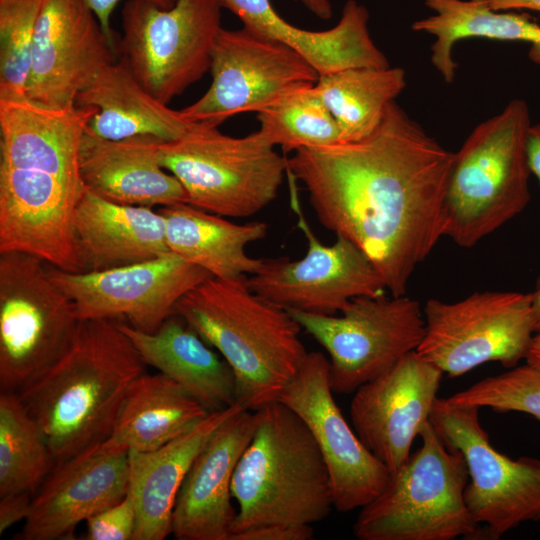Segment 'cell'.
Instances as JSON below:
<instances>
[{
    "label": "cell",
    "mask_w": 540,
    "mask_h": 540,
    "mask_svg": "<svg viewBox=\"0 0 540 540\" xmlns=\"http://www.w3.org/2000/svg\"><path fill=\"white\" fill-rule=\"evenodd\" d=\"M453 157L394 101L362 140L295 150L287 175L303 183L321 225L357 246L399 296L443 236Z\"/></svg>",
    "instance_id": "6da1fadb"
},
{
    "label": "cell",
    "mask_w": 540,
    "mask_h": 540,
    "mask_svg": "<svg viewBox=\"0 0 540 540\" xmlns=\"http://www.w3.org/2000/svg\"><path fill=\"white\" fill-rule=\"evenodd\" d=\"M145 362L115 320H82L64 355L17 391L56 463L111 434Z\"/></svg>",
    "instance_id": "7a4b0ae2"
},
{
    "label": "cell",
    "mask_w": 540,
    "mask_h": 540,
    "mask_svg": "<svg viewBox=\"0 0 540 540\" xmlns=\"http://www.w3.org/2000/svg\"><path fill=\"white\" fill-rule=\"evenodd\" d=\"M247 279L211 277L183 296L175 313L230 365L236 403L256 411L279 401L308 352L290 312L254 293Z\"/></svg>",
    "instance_id": "3957f363"
},
{
    "label": "cell",
    "mask_w": 540,
    "mask_h": 540,
    "mask_svg": "<svg viewBox=\"0 0 540 540\" xmlns=\"http://www.w3.org/2000/svg\"><path fill=\"white\" fill-rule=\"evenodd\" d=\"M256 429L233 474L232 534L270 523L312 525L333 506L329 472L304 421L280 401L255 411ZM231 537V536H230Z\"/></svg>",
    "instance_id": "277c9868"
},
{
    "label": "cell",
    "mask_w": 540,
    "mask_h": 540,
    "mask_svg": "<svg viewBox=\"0 0 540 540\" xmlns=\"http://www.w3.org/2000/svg\"><path fill=\"white\" fill-rule=\"evenodd\" d=\"M528 104L513 99L478 124L454 153L443 206V236L471 248L530 201Z\"/></svg>",
    "instance_id": "5b68a950"
},
{
    "label": "cell",
    "mask_w": 540,
    "mask_h": 540,
    "mask_svg": "<svg viewBox=\"0 0 540 540\" xmlns=\"http://www.w3.org/2000/svg\"><path fill=\"white\" fill-rule=\"evenodd\" d=\"M419 437L421 446L360 508L353 525L357 539H479L481 529L464 496L469 479L465 459L445 445L430 422Z\"/></svg>",
    "instance_id": "8992f818"
},
{
    "label": "cell",
    "mask_w": 540,
    "mask_h": 540,
    "mask_svg": "<svg viewBox=\"0 0 540 540\" xmlns=\"http://www.w3.org/2000/svg\"><path fill=\"white\" fill-rule=\"evenodd\" d=\"M159 164L184 187L188 204L223 217H250L278 194L287 158L260 130L244 137L195 126L157 147Z\"/></svg>",
    "instance_id": "52a82bcc"
},
{
    "label": "cell",
    "mask_w": 540,
    "mask_h": 540,
    "mask_svg": "<svg viewBox=\"0 0 540 540\" xmlns=\"http://www.w3.org/2000/svg\"><path fill=\"white\" fill-rule=\"evenodd\" d=\"M79 323L45 261L0 253L1 391L17 392L50 368L71 346Z\"/></svg>",
    "instance_id": "ba28073f"
},
{
    "label": "cell",
    "mask_w": 540,
    "mask_h": 540,
    "mask_svg": "<svg viewBox=\"0 0 540 540\" xmlns=\"http://www.w3.org/2000/svg\"><path fill=\"white\" fill-rule=\"evenodd\" d=\"M218 0H177L162 9L147 0L123 6L118 55L140 84L167 104L210 70L222 29Z\"/></svg>",
    "instance_id": "9c48e42d"
},
{
    "label": "cell",
    "mask_w": 540,
    "mask_h": 540,
    "mask_svg": "<svg viewBox=\"0 0 540 540\" xmlns=\"http://www.w3.org/2000/svg\"><path fill=\"white\" fill-rule=\"evenodd\" d=\"M288 311L327 351L336 394L354 393L417 351L425 334L423 310L406 294L356 297L339 316Z\"/></svg>",
    "instance_id": "30bf717a"
},
{
    "label": "cell",
    "mask_w": 540,
    "mask_h": 540,
    "mask_svg": "<svg viewBox=\"0 0 540 540\" xmlns=\"http://www.w3.org/2000/svg\"><path fill=\"white\" fill-rule=\"evenodd\" d=\"M417 352L449 377L487 363L506 368L526 359L536 334L532 293L476 292L456 302L429 299Z\"/></svg>",
    "instance_id": "8fae6325"
},
{
    "label": "cell",
    "mask_w": 540,
    "mask_h": 540,
    "mask_svg": "<svg viewBox=\"0 0 540 540\" xmlns=\"http://www.w3.org/2000/svg\"><path fill=\"white\" fill-rule=\"evenodd\" d=\"M479 409L437 398L430 424L465 459V501L475 521L486 528L481 536L498 539L522 523L540 521V461L514 460L497 451L481 425Z\"/></svg>",
    "instance_id": "7c38bea8"
},
{
    "label": "cell",
    "mask_w": 540,
    "mask_h": 540,
    "mask_svg": "<svg viewBox=\"0 0 540 540\" xmlns=\"http://www.w3.org/2000/svg\"><path fill=\"white\" fill-rule=\"evenodd\" d=\"M209 71L208 90L179 111L190 123L217 128L238 113H258L319 79L314 67L295 50L245 27L220 30Z\"/></svg>",
    "instance_id": "4fadbf2b"
},
{
    "label": "cell",
    "mask_w": 540,
    "mask_h": 540,
    "mask_svg": "<svg viewBox=\"0 0 540 540\" xmlns=\"http://www.w3.org/2000/svg\"><path fill=\"white\" fill-rule=\"evenodd\" d=\"M47 270L72 301L80 321L126 319L146 333L155 332L175 314L183 296L213 277L172 252L98 272H69L48 263Z\"/></svg>",
    "instance_id": "5bb4252c"
},
{
    "label": "cell",
    "mask_w": 540,
    "mask_h": 540,
    "mask_svg": "<svg viewBox=\"0 0 540 540\" xmlns=\"http://www.w3.org/2000/svg\"><path fill=\"white\" fill-rule=\"evenodd\" d=\"M291 206L307 251L296 260L264 259L259 271L247 279L254 293L286 310L318 315H336L356 297L384 295V280L357 246L342 236L330 245L321 243L293 192Z\"/></svg>",
    "instance_id": "9a60e30c"
},
{
    "label": "cell",
    "mask_w": 540,
    "mask_h": 540,
    "mask_svg": "<svg viewBox=\"0 0 540 540\" xmlns=\"http://www.w3.org/2000/svg\"><path fill=\"white\" fill-rule=\"evenodd\" d=\"M329 359L308 352L279 401L312 433L327 465L333 506L339 512L362 508L385 487L390 471L363 444L333 398Z\"/></svg>",
    "instance_id": "2e32d148"
},
{
    "label": "cell",
    "mask_w": 540,
    "mask_h": 540,
    "mask_svg": "<svg viewBox=\"0 0 540 540\" xmlns=\"http://www.w3.org/2000/svg\"><path fill=\"white\" fill-rule=\"evenodd\" d=\"M117 59L85 0H44L34 35L26 97L51 108H74L78 93Z\"/></svg>",
    "instance_id": "e0dca14e"
},
{
    "label": "cell",
    "mask_w": 540,
    "mask_h": 540,
    "mask_svg": "<svg viewBox=\"0 0 540 540\" xmlns=\"http://www.w3.org/2000/svg\"><path fill=\"white\" fill-rule=\"evenodd\" d=\"M443 374L413 351L354 392L353 429L390 472L408 459L415 438L430 422Z\"/></svg>",
    "instance_id": "ac0fdd59"
},
{
    "label": "cell",
    "mask_w": 540,
    "mask_h": 540,
    "mask_svg": "<svg viewBox=\"0 0 540 540\" xmlns=\"http://www.w3.org/2000/svg\"><path fill=\"white\" fill-rule=\"evenodd\" d=\"M129 488V451L94 444L54 465L15 539H73L79 523L123 500Z\"/></svg>",
    "instance_id": "d6986e66"
},
{
    "label": "cell",
    "mask_w": 540,
    "mask_h": 540,
    "mask_svg": "<svg viewBox=\"0 0 540 540\" xmlns=\"http://www.w3.org/2000/svg\"><path fill=\"white\" fill-rule=\"evenodd\" d=\"M255 411L240 410L210 436L193 460L172 513L178 540H230L236 510L231 499L235 468L256 429Z\"/></svg>",
    "instance_id": "ffe728a7"
},
{
    "label": "cell",
    "mask_w": 540,
    "mask_h": 540,
    "mask_svg": "<svg viewBox=\"0 0 540 540\" xmlns=\"http://www.w3.org/2000/svg\"><path fill=\"white\" fill-rule=\"evenodd\" d=\"M161 141L149 135L111 140L85 131L78 157L85 188L123 205L188 204L182 184L159 164L157 147Z\"/></svg>",
    "instance_id": "44dd1931"
},
{
    "label": "cell",
    "mask_w": 540,
    "mask_h": 540,
    "mask_svg": "<svg viewBox=\"0 0 540 540\" xmlns=\"http://www.w3.org/2000/svg\"><path fill=\"white\" fill-rule=\"evenodd\" d=\"M251 32L295 50L319 76L352 67H388L384 53L368 29L369 12L348 0L339 22L325 31H309L291 25L273 8L270 0H218Z\"/></svg>",
    "instance_id": "7402d4cb"
},
{
    "label": "cell",
    "mask_w": 540,
    "mask_h": 540,
    "mask_svg": "<svg viewBox=\"0 0 540 540\" xmlns=\"http://www.w3.org/2000/svg\"><path fill=\"white\" fill-rule=\"evenodd\" d=\"M94 114L93 108H51L27 97L0 100V167L42 170L83 183L79 148Z\"/></svg>",
    "instance_id": "603a6c76"
},
{
    "label": "cell",
    "mask_w": 540,
    "mask_h": 540,
    "mask_svg": "<svg viewBox=\"0 0 540 540\" xmlns=\"http://www.w3.org/2000/svg\"><path fill=\"white\" fill-rule=\"evenodd\" d=\"M73 230L80 272H98L170 253L165 221L152 207L123 205L84 190Z\"/></svg>",
    "instance_id": "cb8c5ba5"
},
{
    "label": "cell",
    "mask_w": 540,
    "mask_h": 540,
    "mask_svg": "<svg viewBox=\"0 0 540 540\" xmlns=\"http://www.w3.org/2000/svg\"><path fill=\"white\" fill-rule=\"evenodd\" d=\"M117 324L146 365L180 385L207 411L236 404V380L230 365L180 315H171L153 333L124 322Z\"/></svg>",
    "instance_id": "d4e9b609"
},
{
    "label": "cell",
    "mask_w": 540,
    "mask_h": 540,
    "mask_svg": "<svg viewBox=\"0 0 540 540\" xmlns=\"http://www.w3.org/2000/svg\"><path fill=\"white\" fill-rule=\"evenodd\" d=\"M243 409L236 403L210 412L194 428L156 450L129 452V492L137 514L133 540H163L172 533L175 501L193 460L214 431Z\"/></svg>",
    "instance_id": "484cf974"
},
{
    "label": "cell",
    "mask_w": 540,
    "mask_h": 540,
    "mask_svg": "<svg viewBox=\"0 0 540 540\" xmlns=\"http://www.w3.org/2000/svg\"><path fill=\"white\" fill-rule=\"evenodd\" d=\"M75 106L95 110L86 131L105 139L149 135L174 141L195 126L179 110L150 94L122 58L106 66L78 93Z\"/></svg>",
    "instance_id": "4316f807"
},
{
    "label": "cell",
    "mask_w": 540,
    "mask_h": 540,
    "mask_svg": "<svg viewBox=\"0 0 540 540\" xmlns=\"http://www.w3.org/2000/svg\"><path fill=\"white\" fill-rule=\"evenodd\" d=\"M164 218L170 252L221 279L255 274L264 259L246 252L248 244L263 239L266 223H233L187 203L158 210Z\"/></svg>",
    "instance_id": "83f0119b"
},
{
    "label": "cell",
    "mask_w": 540,
    "mask_h": 540,
    "mask_svg": "<svg viewBox=\"0 0 540 540\" xmlns=\"http://www.w3.org/2000/svg\"><path fill=\"white\" fill-rule=\"evenodd\" d=\"M209 413L166 375L144 372L131 385L105 442L129 452L153 451L194 428Z\"/></svg>",
    "instance_id": "f1b7e54d"
},
{
    "label": "cell",
    "mask_w": 540,
    "mask_h": 540,
    "mask_svg": "<svg viewBox=\"0 0 540 540\" xmlns=\"http://www.w3.org/2000/svg\"><path fill=\"white\" fill-rule=\"evenodd\" d=\"M424 4L434 14L415 21L412 29L435 37L431 63L446 83L453 82L458 67L452 49L467 38L527 42L530 60L540 65V25L531 15L496 11L483 0H424Z\"/></svg>",
    "instance_id": "f546056e"
},
{
    "label": "cell",
    "mask_w": 540,
    "mask_h": 540,
    "mask_svg": "<svg viewBox=\"0 0 540 540\" xmlns=\"http://www.w3.org/2000/svg\"><path fill=\"white\" fill-rule=\"evenodd\" d=\"M406 84L400 67L362 66L319 76L314 87L334 117L343 143L374 133Z\"/></svg>",
    "instance_id": "4dcf8cb0"
},
{
    "label": "cell",
    "mask_w": 540,
    "mask_h": 540,
    "mask_svg": "<svg viewBox=\"0 0 540 540\" xmlns=\"http://www.w3.org/2000/svg\"><path fill=\"white\" fill-rule=\"evenodd\" d=\"M56 464L47 438L17 392L0 394V496L35 493Z\"/></svg>",
    "instance_id": "1f68e13d"
},
{
    "label": "cell",
    "mask_w": 540,
    "mask_h": 540,
    "mask_svg": "<svg viewBox=\"0 0 540 540\" xmlns=\"http://www.w3.org/2000/svg\"><path fill=\"white\" fill-rule=\"evenodd\" d=\"M261 133L285 152L341 143L337 123L315 87L293 91L257 113Z\"/></svg>",
    "instance_id": "d6a6232c"
},
{
    "label": "cell",
    "mask_w": 540,
    "mask_h": 540,
    "mask_svg": "<svg viewBox=\"0 0 540 540\" xmlns=\"http://www.w3.org/2000/svg\"><path fill=\"white\" fill-rule=\"evenodd\" d=\"M44 0H0V100L26 97L35 30Z\"/></svg>",
    "instance_id": "836d02e7"
},
{
    "label": "cell",
    "mask_w": 540,
    "mask_h": 540,
    "mask_svg": "<svg viewBox=\"0 0 540 540\" xmlns=\"http://www.w3.org/2000/svg\"><path fill=\"white\" fill-rule=\"evenodd\" d=\"M459 405L522 412L540 421V368L528 363L486 377L447 398Z\"/></svg>",
    "instance_id": "e575fe53"
},
{
    "label": "cell",
    "mask_w": 540,
    "mask_h": 540,
    "mask_svg": "<svg viewBox=\"0 0 540 540\" xmlns=\"http://www.w3.org/2000/svg\"><path fill=\"white\" fill-rule=\"evenodd\" d=\"M136 507L131 493L120 502L86 520V540H133L136 529Z\"/></svg>",
    "instance_id": "d590c367"
},
{
    "label": "cell",
    "mask_w": 540,
    "mask_h": 540,
    "mask_svg": "<svg viewBox=\"0 0 540 540\" xmlns=\"http://www.w3.org/2000/svg\"><path fill=\"white\" fill-rule=\"evenodd\" d=\"M312 538L311 525L270 523L234 533L230 540H310Z\"/></svg>",
    "instance_id": "8d00e7d4"
},
{
    "label": "cell",
    "mask_w": 540,
    "mask_h": 540,
    "mask_svg": "<svg viewBox=\"0 0 540 540\" xmlns=\"http://www.w3.org/2000/svg\"><path fill=\"white\" fill-rule=\"evenodd\" d=\"M29 492L10 493L0 496V534L12 525L28 517L33 497Z\"/></svg>",
    "instance_id": "74e56055"
},
{
    "label": "cell",
    "mask_w": 540,
    "mask_h": 540,
    "mask_svg": "<svg viewBox=\"0 0 540 540\" xmlns=\"http://www.w3.org/2000/svg\"><path fill=\"white\" fill-rule=\"evenodd\" d=\"M120 0H85L88 6L93 10L96 17L98 18L100 25L106 34L111 46L116 51L118 55V43L119 38L115 36L114 31L110 25V18L115 6L119 3ZM156 6L162 9L172 8L177 0H147ZM119 58V55H118Z\"/></svg>",
    "instance_id": "f35d334b"
},
{
    "label": "cell",
    "mask_w": 540,
    "mask_h": 540,
    "mask_svg": "<svg viewBox=\"0 0 540 540\" xmlns=\"http://www.w3.org/2000/svg\"><path fill=\"white\" fill-rule=\"evenodd\" d=\"M528 158L531 173L540 183V123L531 125L528 137ZM540 287V275L536 281V288Z\"/></svg>",
    "instance_id": "ab89813d"
},
{
    "label": "cell",
    "mask_w": 540,
    "mask_h": 540,
    "mask_svg": "<svg viewBox=\"0 0 540 540\" xmlns=\"http://www.w3.org/2000/svg\"><path fill=\"white\" fill-rule=\"evenodd\" d=\"M491 9L496 11L533 10L540 12V0H483Z\"/></svg>",
    "instance_id": "60d3db41"
},
{
    "label": "cell",
    "mask_w": 540,
    "mask_h": 540,
    "mask_svg": "<svg viewBox=\"0 0 540 540\" xmlns=\"http://www.w3.org/2000/svg\"><path fill=\"white\" fill-rule=\"evenodd\" d=\"M303 4L317 17L328 20L332 16V5L329 0H296Z\"/></svg>",
    "instance_id": "b9f144b4"
},
{
    "label": "cell",
    "mask_w": 540,
    "mask_h": 540,
    "mask_svg": "<svg viewBox=\"0 0 540 540\" xmlns=\"http://www.w3.org/2000/svg\"><path fill=\"white\" fill-rule=\"evenodd\" d=\"M526 363L540 368V332H537L531 342Z\"/></svg>",
    "instance_id": "7bdbcfd3"
},
{
    "label": "cell",
    "mask_w": 540,
    "mask_h": 540,
    "mask_svg": "<svg viewBox=\"0 0 540 540\" xmlns=\"http://www.w3.org/2000/svg\"><path fill=\"white\" fill-rule=\"evenodd\" d=\"M532 311L537 333L540 332V287L535 288V291L532 292Z\"/></svg>",
    "instance_id": "ee69618b"
}]
</instances>
